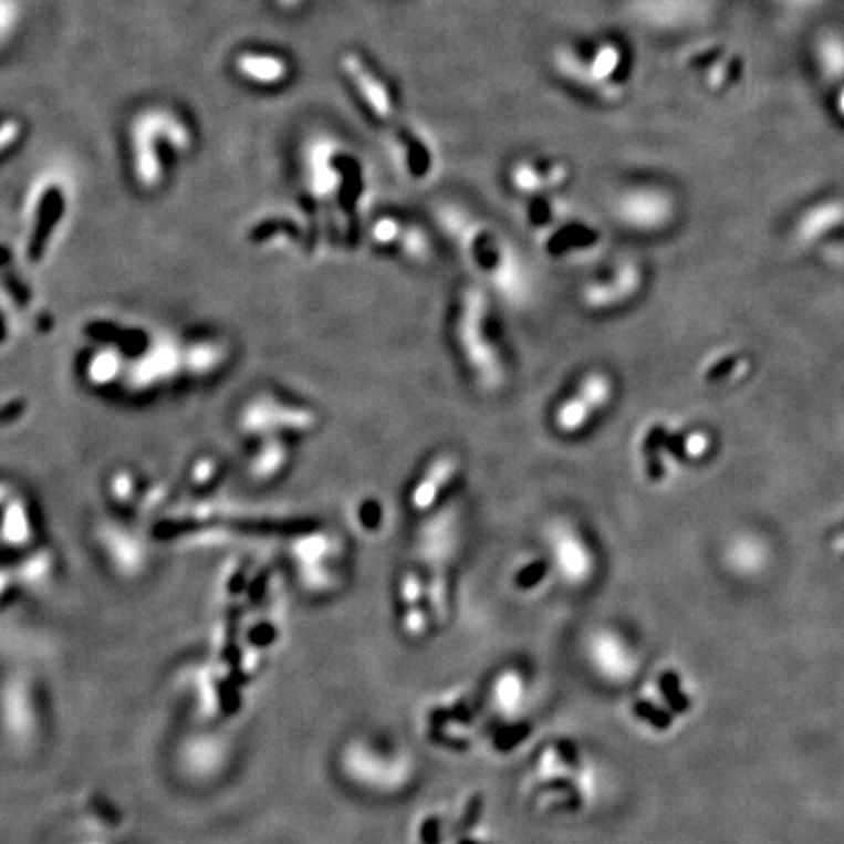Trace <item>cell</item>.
<instances>
[{"label":"cell","mask_w":844,"mask_h":844,"mask_svg":"<svg viewBox=\"0 0 844 844\" xmlns=\"http://www.w3.org/2000/svg\"><path fill=\"white\" fill-rule=\"evenodd\" d=\"M444 233L460 252L471 272V282L510 305H524L534 295V277L527 260L507 235L486 219L476 218L460 208L440 209Z\"/></svg>","instance_id":"cell-1"},{"label":"cell","mask_w":844,"mask_h":844,"mask_svg":"<svg viewBox=\"0 0 844 844\" xmlns=\"http://www.w3.org/2000/svg\"><path fill=\"white\" fill-rule=\"evenodd\" d=\"M450 341L469 382L481 394L499 395L510 382L507 352L494 326L491 293L483 285H461L451 303Z\"/></svg>","instance_id":"cell-2"},{"label":"cell","mask_w":844,"mask_h":844,"mask_svg":"<svg viewBox=\"0 0 844 844\" xmlns=\"http://www.w3.org/2000/svg\"><path fill=\"white\" fill-rule=\"evenodd\" d=\"M553 61L563 81L601 102L622 98L634 73V55L616 35L563 43Z\"/></svg>","instance_id":"cell-3"},{"label":"cell","mask_w":844,"mask_h":844,"mask_svg":"<svg viewBox=\"0 0 844 844\" xmlns=\"http://www.w3.org/2000/svg\"><path fill=\"white\" fill-rule=\"evenodd\" d=\"M461 530L460 510L451 502L423 517L415 532V560L427 581L428 602L436 616H444L448 606L450 571L460 553Z\"/></svg>","instance_id":"cell-4"},{"label":"cell","mask_w":844,"mask_h":844,"mask_svg":"<svg viewBox=\"0 0 844 844\" xmlns=\"http://www.w3.org/2000/svg\"><path fill=\"white\" fill-rule=\"evenodd\" d=\"M616 397L618 384L608 369H586L553 403L550 413L553 433L567 440L585 436L612 409Z\"/></svg>","instance_id":"cell-5"},{"label":"cell","mask_w":844,"mask_h":844,"mask_svg":"<svg viewBox=\"0 0 844 844\" xmlns=\"http://www.w3.org/2000/svg\"><path fill=\"white\" fill-rule=\"evenodd\" d=\"M632 463L645 486H667L686 456V430L669 418L653 417L639 423L632 436Z\"/></svg>","instance_id":"cell-6"},{"label":"cell","mask_w":844,"mask_h":844,"mask_svg":"<svg viewBox=\"0 0 844 844\" xmlns=\"http://www.w3.org/2000/svg\"><path fill=\"white\" fill-rule=\"evenodd\" d=\"M542 548L553 575L567 586H585L596 577L598 553L577 520L553 517L542 528Z\"/></svg>","instance_id":"cell-7"},{"label":"cell","mask_w":844,"mask_h":844,"mask_svg":"<svg viewBox=\"0 0 844 844\" xmlns=\"http://www.w3.org/2000/svg\"><path fill=\"white\" fill-rule=\"evenodd\" d=\"M644 288V264L632 257H622L579 285V305L591 315H612L639 300Z\"/></svg>","instance_id":"cell-8"},{"label":"cell","mask_w":844,"mask_h":844,"mask_svg":"<svg viewBox=\"0 0 844 844\" xmlns=\"http://www.w3.org/2000/svg\"><path fill=\"white\" fill-rule=\"evenodd\" d=\"M159 137H165L178 149L190 147V132L178 117L165 110L147 112L135 119L134 149L135 175L145 188H153L160 183V165L155 145Z\"/></svg>","instance_id":"cell-9"},{"label":"cell","mask_w":844,"mask_h":844,"mask_svg":"<svg viewBox=\"0 0 844 844\" xmlns=\"http://www.w3.org/2000/svg\"><path fill=\"white\" fill-rule=\"evenodd\" d=\"M341 67L358 94L362 106L376 119L377 126L394 127L402 110V94L394 79L385 76L356 51L343 55Z\"/></svg>","instance_id":"cell-10"},{"label":"cell","mask_w":844,"mask_h":844,"mask_svg":"<svg viewBox=\"0 0 844 844\" xmlns=\"http://www.w3.org/2000/svg\"><path fill=\"white\" fill-rule=\"evenodd\" d=\"M535 243L553 262H577L593 259L601 252L604 235L591 219L565 209L552 226L534 235Z\"/></svg>","instance_id":"cell-11"},{"label":"cell","mask_w":844,"mask_h":844,"mask_svg":"<svg viewBox=\"0 0 844 844\" xmlns=\"http://www.w3.org/2000/svg\"><path fill=\"white\" fill-rule=\"evenodd\" d=\"M611 216L627 233H659L670 221V201L655 186L626 185L612 196Z\"/></svg>","instance_id":"cell-12"},{"label":"cell","mask_w":844,"mask_h":844,"mask_svg":"<svg viewBox=\"0 0 844 844\" xmlns=\"http://www.w3.org/2000/svg\"><path fill=\"white\" fill-rule=\"evenodd\" d=\"M461 471L463 463L456 451L433 454L415 473L407 489V507L410 512L423 519L444 507V501L460 481Z\"/></svg>","instance_id":"cell-13"},{"label":"cell","mask_w":844,"mask_h":844,"mask_svg":"<svg viewBox=\"0 0 844 844\" xmlns=\"http://www.w3.org/2000/svg\"><path fill=\"white\" fill-rule=\"evenodd\" d=\"M0 723L17 744L34 743L40 736V702L32 678L17 673L0 686Z\"/></svg>","instance_id":"cell-14"},{"label":"cell","mask_w":844,"mask_h":844,"mask_svg":"<svg viewBox=\"0 0 844 844\" xmlns=\"http://www.w3.org/2000/svg\"><path fill=\"white\" fill-rule=\"evenodd\" d=\"M369 241L377 251L389 252L410 264H427L435 254L427 229L397 213L377 216L369 226Z\"/></svg>","instance_id":"cell-15"},{"label":"cell","mask_w":844,"mask_h":844,"mask_svg":"<svg viewBox=\"0 0 844 844\" xmlns=\"http://www.w3.org/2000/svg\"><path fill=\"white\" fill-rule=\"evenodd\" d=\"M293 555L301 567V577L313 591L331 588L338 581V567L344 558V545L338 535L323 530L308 532L295 542Z\"/></svg>","instance_id":"cell-16"},{"label":"cell","mask_w":844,"mask_h":844,"mask_svg":"<svg viewBox=\"0 0 844 844\" xmlns=\"http://www.w3.org/2000/svg\"><path fill=\"white\" fill-rule=\"evenodd\" d=\"M571 168L565 160L555 157H519L510 163L507 170V183L510 190L522 196L524 200L538 196H553L567 185Z\"/></svg>","instance_id":"cell-17"},{"label":"cell","mask_w":844,"mask_h":844,"mask_svg":"<svg viewBox=\"0 0 844 844\" xmlns=\"http://www.w3.org/2000/svg\"><path fill=\"white\" fill-rule=\"evenodd\" d=\"M392 153L397 167L413 183H425L435 168V153L415 127L395 124L392 127Z\"/></svg>","instance_id":"cell-18"},{"label":"cell","mask_w":844,"mask_h":844,"mask_svg":"<svg viewBox=\"0 0 844 844\" xmlns=\"http://www.w3.org/2000/svg\"><path fill=\"white\" fill-rule=\"evenodd\" d=\"M399 598L403 604V627L410 636H420L427 629V581L418 567L403 569L399 577ZM430 606V602H428Z\"/></svg>","instance_id":"cell-19"},{"label":"cell","mask_w":844,"mask_h":844,"mask_svg":"<svg viewBox=\"0 0 844 844\" xmlns=\"http://www.w3.org/2000/svg\"><path fill=\"white\" fill-rule=\"evenodd\" d=\"M591 653L596 665L608 675L626 677L634 667V655L629 652L626 642L612 629H601L591 639Z\"/></svg>","instance_id":"cell-20"},{"label":"cell","mask_w":844,"mask_h":844,"mask_svg":"<svg viewBox=\"0 0 844 844\" xmlns=\"http://www.w3.org/2000/svg\"><path fill=\"white\" fill-rule=\"evenodd\" d=\"M510 577L520 591H535L545 583H550L555 575H553L548 555L542 550V552L522 553L520 558H517V561L512 563Z\"/></svg>","instance_id":"cell-21"},{"label":"cell","mask_w":844,"mask_h":844,"mask_svg":"<svg viewBox=\"0 0 844 844\" xmlns=\"http://www.w3.org/2000/svg\"><path fill=\"white\" fill-rule=\"evenodd\" d=\"M237 67L249 81L260 84L282 83L288 76V65L284 59L277 55H259V53H243L237 59Z\"/></svg>","instance_id":"cell-22"},{"label":"cell","mask_w":844,"mask_h":844,"mask_svg":"<svg viewBox=\"0 0 844 844\" xmlns=\"http://www.w3.org/2000/svg\"><path fill=\"white\" fill-rule=\"evenodd\" d=\"M352 524L358 530V534L377 538L384 534L389 527V517L384 502L377 497H362L352 504Z\"/></svg>","instance_id":"cell-23"},{"label":"cell","mask_w":844,"mask_h":844,"mask_svg":"<svg viewBox=\"0 0 844 844\" xmlns=\"http://www.w3.org/2000/svg\"><path fill=\"white\" fill-rule=\"evenodd\" d=\"M290 448L285 442L268 444L267 450L260 451L259 458L252 466V473L260 479H272L278 477L290 463Z\"/></svg>","instance_id":"cell-24"},{"label":"cell","mask_w":844,"mask_h":844,"mask_svg":"<svg viewBox=\"0 0 844 844\" xmlns=\"http://www.w3.org/2000/svg\"><path fill=\"white\" fill-rule=\"evenodd\" d=\"M18 14L20 10L17 0H0V43L12 34L18 24Z\"/></svg>","instance_id":"cell-25"},{"label":"cell","mask_w":844,"mask_h":844,"mask_svg":"<svg viewBox=\"0 0 844 844\" xmlns=\"http://www.w3.org/2000/svg\"><path fill=\"white\" fill-rule=\"evenodd\" d=\"M20 132H22V127H20L18 122H12V119L4 122L0 126V150L7 149L12 143L17 142L18 137H20Z\"/></svg>","instance_id":"cell-26"},{"label":"cell","mask_w":844,"mask_h":844,"mask_svg":"<svg viewBox=\"0 0 844 844\" xmlns=\"http://www.w3.org/2000/svg\"><path fill=\"white\" fill-rule=\"evenodd\" d=\"M718 58H721V50H711L708 51V53L696 55L690 63H692V67H704V65H708V63H713Z\"/></svg>","instance_id":"cell-27"},{"label":"cell","mask_w":844,"mask_h":844,"mask_svg":"<svg viewBox=\"0 0 844 844\" xmlns=\"http://www.w3.org/2000/svg\"><path fill=\"white\" fill-rule=\"evenodd\" d=\"M73 844H117L114 843V841H108V838H101V836H86V838H79L76 843Z\"/></svg>","instance_id":"cell-28"},{"label":"cell","mask_w":844,"mask_h":844,"mask_svg":"<svg viewBox=\"0 0 844 844\" xmlns=\"http://www.w3.org/2000/svg\"><path fill=\"white\" fill-rule=\"evenodd\" d=\"M282 2H285V4H293V2H298V0H282Z\"/></svg>","instance_id":"cell-29"}]
</instances>
